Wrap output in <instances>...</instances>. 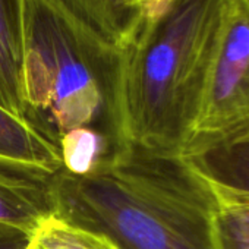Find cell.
Returning a JSON list of instances; mask_svg holds the SVG:
<instances>
[{
  "mask_svg": "<svg viewBox=\"0 0 249 249\" xmlns=\"http://www.w3.org/2000/svg\"><path fill=\"white\" fill-rule=\"evenodd\" d=\"M24 43L30 119L59 142L85 129L108 138L107 104L122 49L103 43L47 0H25Z\"/></svg>",
  "mask_w": 249,
  "mask_h": 249,
  "instance_id": "3957f363",
  "label": "cell"
},
{
  "mask_svg": "<svg viewBox=\"0 0 249 249\" xmlns=\"http://www.w3.org/2000/svg\"><path fill=\"white\" fill-rule=\"evenodd\" d=\"M0 161L56 175L63 169L59 141L37 123L0 106Z\"/></svg>",
  "mask_w": 249,
  "mask_h": 249,
  "instance_id": "52a82bcc",
  "label": "cell"
},
{
  "mask_svg": "<svg viewBox=\"0 0 249 249\" xmlns=\"http://www.w3.org/2000/svg\"><path fill=\"white\" fill-rule=\"evenodd\" d=\"M248 2H249V0H248Z\"/></svg>",
  "mask_w": 249,
  "mask_h": 249,
  "instance_id": "5bb4252c",
  "label": "cell"
},
{
  "mask_svg": "<svg viewBox=\"0 0 249 249\" xmlns=\"http://www.w3.org/2000/svg\"><path fill=\"white\" fill-rule=\"evenodd\" d=\"M161 2H163V0H140V3H141L142 9H144L145 12H148V11L157 8Z\"/></svg>",
  "mask_w": 249,
  "mask_h": 249,
  "instance_id": "4fadbf2b",
  "label": "cell"
},
{
  "mask_svg": "<svg viewBox=\"0 0 249 249\" xmlns=\"http://www.w3.org/2000/svg\"><path fill=\"white\" fill-rule=\"evenodd\" d=\"M230 0H163L122 49L107 104L111 145L180 154Z\"/></svg>",
  "mask_w": 249,
  "mask_h": 249,
  "instance_id": "7a4b0ae2",
  "label": "cell"
},
{
  "mask_svg": "<svg viewBox=\"0 0 249 249\" xmlns=\"http://www.w3.org/2000/svg\"><path fill=\"white\" fill-rule=\"evenodd\" d=\"M54 215L119 249H220L217 201L180 154L111 145L52 180Z\"/></svg>",
  "mask_w": 249,
  "mask_h": 249,
  "instance_id": "6da1fadb",
  "label": "cell"
},
{
  "mask_svg": "<svg viewBox=\"0 0 249 249\" xmlns=\"http://www.w3.org/2000/svg\"><path fill=\"white\" fill-rule=\"evenodd\" d=\"M103 43L123 49L138 31L145 11L140 0H47Z\"/></svg>",
  "mask_w": 249,
  "mask_h": 249,
  "instance_id": "ba28073f",
  "label": "cell"
},
{
  "mask_svg": "<svg viewBox=\"0 0 249 249\" xmlns=\"http://www.w3.org/2000/svg\"><path fill=\"white\" fill-rule=\"evenodd\" d=\"M185 159L217 202L249 208V131Z\"/></svg>",
  "mask_w": 249,
  "mask_h": 249,
  "instance_id": "8992f818",
  "label": "cell"
},
{
  "mask_svg": "<svg viewBox=\"0 0 249 249\" xmlns=\"http://www.w3.org/2000/svg\"><path fill=\"white\" fill-rule=\"evenodd\" d=\"M31 249H119L106 236L50 215L33 234Z\"/></svg>",
  "mask_w": 249,
  "mask_h": 249,
  "instance_id": "30bf717a",
  "label": "cell"
},
{
  "mask_svg": "<svg viewBox=\"0 0 249 249\" xmlns=\"http://www.w3.org/2000/svg\"><path fill=\"white\" fill-rule=\"evenodd\" d=\"M249 131V2L230 0L223 33L180 156Z\"/></svg>",
  "mask_w": 249,
  "mask_h": 249,
  "instance_id": "277c9868",
  "label": "cell"
},
{
  "mask_svg": "<svg viewBox=\"0 0 249 249\" xmlns=\"http://www.w3.org/2000/svg\"><path fill=\"white\" fill-rule=\"evenodd\" d=\"M24 41L25 0H0V106L31 120L24 100Z\"/></svg>",
  "mask_w": 249,
  "mask_h": 249,
  "instance_id": "9c48e42d",
  "label": "cell"
},
{
  "mask_svg": "<svg viewBox=\"0 0 249 249\" xmlns=\"http://www.w3.org/2000/svg\"><path fill=\"white\" fill-rule=\"evenodd\" d=\"M217 237L220 249H249V208L217 202Z\"/></svg>",
  "mask_w": 249,
  "mask_h": 249,
  "instance_id": "8fae6325",
  "label": "cell"
},
{
  "mask_svg": "<svg viewBox=\"0 0 249 249\" xmlns=\"http://www.w3.org/2000/svg\"><path fill=\"white\" fill-rule=\"evenodd\" d=\"M33 234L0 224V249H31Z\"/></svg>",
  "mask_w": 249,
  "mask_h": 249,
  "instance_id": "7c38bea8",
  "label": "cell"
},
{
  "mask_svg": "<svg viewBox=\"0 0 249 249\" xmlns=\"http://www.w3.org/2000/svg\"><path fill=\"white\" fill-rule=\"evenodd\" d=\"M53 176L0 161V224L34 234L54 214Z\"/></svg>",
  "mask_w": 249,
  "mask_h": 249,
  "instance_id": "5b68a950",
  "label": "cell"
}]
</instances>
